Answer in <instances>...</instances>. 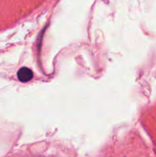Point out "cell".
<instances>
[{"mask_svg": "<svg viewBox=\"0 0 156 157\" xmlns=\"http://www.w3.org/2000/svg\"><path fill=\"white\" fill-rule=\"evenodd\" d=\"M18 78L21 82H27L33 78V73L28 67H22L18 72Z\"/></svg>", "mask_w": 156, "mask_h": 157, "instance_id": "6da1fadb", "label": "cell"}]
</instances>
